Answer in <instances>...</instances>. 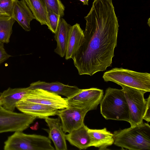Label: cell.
Instances as JSON below:
<instances>
[{
	"mask_svg": "<svg viewBox=\"0 0 150 150\" xmlns=\"http://www.w3.org/2000/svg\"><path fill=\"white\" fill-rule=\"evenodd\" d=\"M84 37L73 58L79 75L92 76L111 66L119 25L112 0H94Z\"/></svg>",
	"mask_w": 150,
	"mask_h": 150,
	"instance_id": "cell-1",
	"label": "cell"
},
{
	"mask_svg": "<svg viewBox=\"0 0 150 150\" xmlns=\"http://www.w3.org/2000/svg\"><path fill=\"white\" fill-rule=\"evenodd\" d=\"M116 146L130 150L150 149V126L143 122L129 128L115 131Z\"/></svg>",
	"mask_w": 150,
	"mask_h": 150,
	"instance_id": "cell-2",
	"label": "cell"
},
{
	"mask_svg": "<svg viewBox=\"0 0 150 150\" xmlns=\"http://www.w3.org/2000/svg\"><path fill=\"white\" fill-rule=\"evenodd\" d=\"M100 112L106 120L129 122V112L124 91L109 87L100 103Z\"/></svg>",
	"mask_w": 150,
	"mask_h": 150,
	"instance_id": "cell-3",
	"label": "cell"
},
{
	"mask_svg": "<svg viewBox=\"0 0 150 150\" xmlns=\"http://www.w3.org/2000/svg\"><path fill=\"white\" fill-rule=\"evenodd\" d=\"M103 78L105 82L112 81L143 91L150 92V74L135 71L122 68H115L105 72Z\"/></svg>",
	"mask_w": 150,
	"mask_h": 150,
	"instance_id": "cell-4",
	"label": "cell"
},
{
	"mask_svg": "<svg viewBox=\"0 0 150 150\" xmlns=\"http://www.w3.org/2000/svg\"><path fill=\"white\" fill-rule=\"evenodd\" d=\"M5 150H54L50 139L43 136L14 132L4 143Z\"/></svg>",
	"mask_w": 150,
	"mask_h": 150,
	"instance_id": "cell-5",
	"label": "cell"
},
{
	"mask_svg": "<svg viewBox=\"0 0 150 150\" xmlns=\"http://www.w3.org/2000/svg\"><path fill=\"white\" fill-rule=\"evenodd\" d=\"M127 101L129 112L131 127L143 122L146 100L143 91L129 87L121 86Z\"/></svg>",
	"mask_w": 150,
	"mask_h": 150,
	"instance_id": "cell-6",
	"label": "cell"
},
{
	"mask_svg": "<svg viewBox=\"0 0 150 150\" xmlns=\"http://www.w3.org/2000/svg\"><path fill=\"white\" fill-rule=\"evenodd\" d=\"M36 117L23 113L11 111L0 105V133L23 131L27 129Z\"/></svg>",
	"mask_w": 150,
	"mask_h": 150,
	"instance_id": "cell-7",
	"label": "cell"
},
{
	"mask_svg": "<svg viewBox=\"0 0 150 150\" xmlns=\"http://www.w3.org/2000/svg\"><path fill=\"white\" fill-rule=\"evenodd\" d=\"M102 89L92 88L81 89L72 96L66 98L68 106L88 110L89 111L96 110L103 97Z\"/></svg>",
	"mask_w": 150,
	"mask_h": 150,
	"instance_id": "cell-8",
	"label": "cell"
},
{
	"mask_svg": "<svg viewBox=\"0 0 150 150\" xmlns=\"http://www.w3.org/2000/svg\"><path fill=\"white\" fill-rule=\"evenodd\" d=\"M21 100L42 104L59 110L68 107L66 98L41 89H30Z\"/></svg>",
	"mask_w": 150,
	"mask_h": 150,
	"instance_id": "cell-9",
	"label": "cell"
},
{
	"mask_svg": "<svg viewBox=\"0 0 150 150\" xmlns=\"http://www.w3.org/2000/svg\"><path fill=\"white\" fill-rule=\"evenodd\" d=\"M89 111L87 109L69 107L59 110L57 114L61 122L64 133H69L80 127L84 123V117Z\"/></svg>",
	"mask_w": 150,
	"mask_h": 150,
	"instance_id": "cell-10",
	"label": "cell"
},
{
	"mask_svg": "<svg viewBox=\"0 0 150 150\" xmlns=\"http://www.w3.org/2000/svg\"><path fill=\"white\" fill-rule=\"evenodd\" d=\"M16 108L22 113L36 118L44 119L57 115L59 111L49 106L23 100L17 103Z\"/></svg>",
	"mask_w": 150,
	"mask_h": 150,
	"instance_id": "cell-11",
	"label": "cell"
},
{
	"mask_svg": "<svg viewBox=\"0 0 150 150\" xmlns=\"http://www.w3.org/2000/svg\"><path fill=\"white\" fill-rule=\"evenodd\" d=\"M29 87L30 89H41L67 98L72 96L81 90L76 86L65 85L57 81L47 83L40 81L32 83Z\"/></svg>",
	"mask_w": 150,
	"mask_h": 150,
	"instance_id": "cell-12",
	"label": "cell"
},
{
	"mask_svg": "<svg viewBox=\"0 0 150 150\" xmlns=\"http://www.w3.org/2000/svg\"><path fill=\"white\" fill-rule=\"evenodd\" d=\"M49 129V138L53 141L56 150H67L65 134L63 131L59 118H53L49 117L45 119Z\"/></svg>",
	"mask_w": 150,
	"mask_h": 150,
	"instance_id": "cell-13",
	"label": "cell"
},
{
	"mask_svg": "<svg viewBox=\"0 0 150 150\" xmlns=\"http://www.w3.org/2000/svg\"><path fill=\"white\" fill-rule=\"evenodd\" d=\"M30 89L29 87L14 88H8L0 94L1 105L7 110L14 111L17 103L23 98Z\"/></svg>",
	"mask_w": 150,
	"mask_h": 150,
	"instance_id": "cell-14",
	"label": "cell"
},
{
	"mask_svg": "<svg viewBox=\"0 0 150 150\" xmlns=\"http://www.w3.org/2000/svg\"><path fill=\"white\" fill-rule=\"evenodd\" d=\"M11 17L26 31L30 30V22L35 19L33 14L24 0H17L16 1Z\"/></svg>",
	"mask_w": 150,
	"mask_h": 150,
	"instance_id": "cell-15",
	"label": "cell"
},
{
	"mask_svg": "<svg viewBox=\"0 0 150 150\" xmlns=\"http://www.w3.org/2000/svg\"><path fill=\"white\" fill-rule=\"evenodd\" d=\"M88 132L90 138V147H97L99 150H105L113 144V134L106 128L98 129L88 128Z\"/></svg>",
	"mask_w": 150,
	"mask_h": 150,
	"instance_id": "cell-16",
	"label": "cell"
},
{
	"mask_svg": "<svg viewBox=\"0 0 150 150\" xmlns=\"http://www.w3.org/2000/svg\"><path fill=\"white\" fill-rule=\"evenodd\" d=\"M83 30L79 24L71 26L69 30L67 42L65 59H73L84 37Z\"/></svg>",
	"mask_w": 150,
	"mask_h": 150,
	"instance_id": "cell-17",
	"label": "cell"
},
{
	"mask_svg": "<svg viewBox=\"0 0 150 150\" xmlns=\"http://www.w3.org/2000/svg\"><path fill=\"white\" fill-rule=\"evenodd\" d=\"M88 128L84 123L79 128L65 134L66 140L80 149H86L90 147V142Z\"/></svg>",
	"mask_w": 150,
	"mask_h": 150,
	"instance_id": "cell-18",
	"label": "cell"
},
{
	"mask_svg": "<svg viewBox=\"0 0 150 150\" xmlns=\"http://www.w3.org/2000/svg\"><path fill=\"white\" fill-rule=\"evenodd\" d=\"M71 26L64 19L61 18L54 33L57 46L54 52L62 57L66 54L69 33Z\"/></svg>",
	"mask_w": 150,
	"mask_h": 150,
	"instance_id": "cell-19",
	"label": "cell"
},
{
	"mask_svg": "<svg viewBox=\"0 0 150 150\" xmlns=\"http://www.w3.org/2000/svg\"><path fill=\"white\" fill-rule=\"evenodd\" d=\"M29 8L35 19L41 25H48L46 9L40 0H24Z\"/></svg>",
	"mask_w": 150,
	"mask_h": 150,
	"instance_id": "cell-20",
	"label": "cell"
},
{
	"mask_svg": "<svg viewBox=\"0 0 150 150\" xmlns=\"http://www.w3.org/2000/svg\"><path fill=\"white\" fill-rule=\"evenodd\" d=\"M15 21L12 17L0 16V42L7 44L12 33V27Z\"/></svg>",
	"mask_w": 150,
	"mask_h": 150,
	"instance_id": "cell-21",
	"label": "cell"
},
{
	"mask_svg": "<svg viewBox=\"0 0 150 150\" xmlns=\"http://www.w3.org/2000/svg\"><path fill=\"white\" fill-rule=\"evenodd\" d=\"M46 11H53L59 15L61 17L64 15L65 7L60 0H40Z\"/></svg>",
	"mask_w": 150,
	"mask_h": 150,
	"instance_id": "cell-22",
	"label": "cell"
},
{
	"mask_svg": "<svg viewBox=\"0 0 150 150\" xmlns=\"http://www.w3.org/2000/svg\"><path fill=\"white\" fill-rule=\"evenodd\" d=\"M47 13L48 28L52 33H55L61 17L59 15L51 11H47Z\"/></svg>",
	"mask_w": 150,
	"mask_h": 150,
	"instance_id": "cell-23",
	"label": "cell"
},
{
	"mask_svg": "<svg viewBox=\"0 0 150 150\" xmlns=\"http://www.w3.org/2000/svg\"><path fill=\"white\" fill-rule=\"evenodd\" d=\"M17 0H0V13L11 17L15 3Z\"/></svg>",
	"mask_w": 150,
	"mask_h": 150,
	"instance_id": "cell-24",
	"label": "cell"
},
{
	"mask_svg": "<svg viewBox=\"0 0 150 150\" xmlns=\"http://www.w3.org/2000/svg\"><path fill=\"white\" fill-rule=\"evenodd\" d=\"M12 56L6 52L4 46V43L0 42V65Z\"/></svg>",
	"mask_w": 150,
	"mask_h": 150,
	"instance_id": "cell-25",
	"label": "cell"
},
{
	"mask_svg": "<svg viewBox=\"0 0 150 150\" xmlns=\"http://www.w3.org/2000/svg\"><path fill=\"white\" fill-rule=\"evenodd\" d=\"M146 104L144 113L143 117L144 120L147 122H150V95H149L147 98L146 100Z\"/></svg>",
	"mask_w": 150,
	"mask_h": 150,
	"instance_id": "cell-26",
	"label": "cell"
},
{
	"mask_svg": "<svg viewBox=\"0 0 150 150\" xmlns=\"http://www.w3.org/2000/svg\"><path fill=\"white\" fill-rule=\"evenodd\" d=\"M83 2V4L85 5H88V1L89 0H79Z\"/></svg>",
	"mask_w": 150,
	"mask_h": 150,
	"instance_id": "cell-27",
	"label": "cell"
},
{
	"mask_svg": "<svg viewBox=\"0 0 150 150\" xmlns=\"http://www.w3.org/2000/svg\"><path fill=\"white\" fill-rule=\"evenodd\" d=\"M4 16V15L0 13V16Z\"/></svg>",
	"mask_w": 150,
	"mask_h": 150,
	"instance_id": "cell-28",
	"label": "cell"
},
{
	"mask_svg": "<svg viewBox=\"0 0 150 150\" xmlns=\"http://www.w3.org/2000/svg\"><path fill=\"white\" fill-rule=\"evenodd\" d=\"M0 105H1V104H0Z\"/></svg>",
	"mask_w": 150,
	"mask_h": 150,
	"instance_id": "cell-29",
	"label": "cell"
},
{
	"mask_svg": "<svg viewBox=\"0 0 150 150\" xmlns=\"http://www.w3.org/2000/svg\"></svg>",
	"mask_w": 150,
	"mask_h": 150,
	"instance_id": "cell-30",
	"label": "cell"
}]
</instances>
